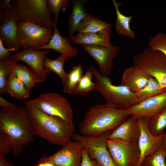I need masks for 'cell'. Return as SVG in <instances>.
Here are the masks:
<instances>
[{
    "instance_id": "obj_28",
    "label": "cell",
    "mask_w": 166,
    "mask_h": 166,
    "mask_svg": "<svg viewBox=\"0 0 166 166\" xmlns=\"http://www.w3.org/2000/svg\"><path fill=\"white\" fill-rule=\"evenodd\" d=\"M166 90L162 88L154 78L150 77L147 85L142 89L135 92L138 103L159 94Z\"/></svg>"
},
{
    "instance_id": "obj_32",
    "label": "cell",
    "mask_w": 166,
    "mask_h": 166,
    "mask_svg": "<svg viewBox=\"0 0 166 166\" xmlns=\"http://www.w3.org/2000/svg\"><path fill=\"white\" fill-rule=\"evenodd\" d=\"M166 145L155 153L146 157L140 166H166Z\"/></svg>"
},
{
    "instance_id": "obj_7",
    "label": "cell",
    "mask_w": 166,
    "mask_h": 166,
    "mask_svg": "<svg viewBox=\"0 0 166 166\" xmlns=\"http://www.w3.org/2000/svg\"><path fill=\"white\" fill-rule=\"evenodd\" d=\"M27 101L47 114L59 117L69 123H73V112L71 105L61 94L46 92Z\"/></svg>"
},
{
    "instance_id": "obj_8",
    "label": "cell",
    "mask_w": 166,
    "mask_h": 166,
    "mask_svg": "<svg viewBox=\"0 0 166 166\" xmlns=\"http://www.w3.org/2000/svg\"><path fill=\"white\" fill-rule=\"evenodd\" d=\"M53 29L27 21L18 22L17 37L21 48L37 50L47 45L52 37Z\"/></svg>"
},
{
    "instance_id": "obj_25",
    "label": "cell",
    "mask_w": 166,
    "mask_h": 166,
    "mask_svg": "<svg viewBox=\"0 0 166 166\" xmlns=\"http://www.w3.org/2000/svg\"><path fill=\"white\" fill-rule=\"evenodd\" d=\"M19 61L14 59L12 55L0 60V95L7 93L6 86L8 78L15 66Z\"/></svg>"
},
{
    "instance_id": "obj_23",
    "label": "cell",
    "mask_w": 166,
    "mask_h": 166,
    "mask_svg": "<svg viewBox=\"0 0 166 166\" xmlns=\"http://www.w3.org/2000/svg\"><path fill=\"white\" fill-rule=\"evenodd\" d=\"M111 28L110 24L86 13L79 25L77 31L79 33H92L105 30Z\"/></svg>"
},
{
    "instance_id": "obj_12",
    "label": "cell",
    "mask_w": 166,
    "mask_h": 166,
    "mask_svg": "<svg viewBox=\"0 0 166 166\" xmlns=\"http://www.w3.org/2000/svg\"><path fill=\"white\" fill-rule=\"evenodd\" d=\"M49 52V50L25 49L16 52L12 56L15 59L26 64L35 76L38 83H42L46 80L49 73L43 66V60Z\"/></svg>"
},
{
    "instance_id": "obj_4",
    "label": "cell",
    "mask_w": 166,
    "mask_h": 166,
    "mask_svg": "<svg viewBox=\"0 0 166 166\" xmlns=\"http://www.w3.org/2000/svg\"><path fill=\"white\" fill-rule=\"evenodd\" d=\"M89 67L95 80L94 90L101 94L106 104L118 109L126 110L139 103L135 92L124 86L113 85L109 77L102 76L93 65H90Z\"/></svg>"
},
{
    "instance_id": "obj_16",
    "label": "cell",
    "mask_w": 166,
    "mask_h": 166,
    "mask_svg": "<svg viewBox=\"0 0 166 166\" xmlns=\"http://www.w3.org/2000/svg\"><path fill=\"white\" fill-rule=\"evenodd\" d=\"M0 12V38L6 48H15L18 52L21 48L17 34L18 20L13 9L7 12Z\"/></svg>"
},
{
    "instance_id": "obj_29",
    "label": "cell",
    "mask_w": 166,
    "mask_h": 166,
    "mask_svg": "<svg viewBox=\"0 0 166 166\" xmlns=\"http://www.w3.org/2000/svg\"><path fill=\"white\" fill-rule=\"evenodd\" d=\"M148 128L151 133L157 136L161 134L166 128V108L149 118Z\"/></svg>"
},
{
    "instance_id": "obj_20",
    "label": "cell",
    "mask_w": 166,
    "mask_h": 166,
    "mask_svg": "<svg viewBox=\"0 0 166 166\" xmlns=\"http://www.w3.org/2000/svg\"><path fill=\"white\" fill-rule=\"evenodd\" d=\"M111 28L92 33H79L74 35L72 42L84 46H94L105 47L112 46L110 42Z\"/></svg>"
},
{
    "instance_id": "obj_40",
    "label": "cell",
    "mask_w": 166,
    "mask_h": 166,
    "mask_svg": "<svg viewBox=\"0 0 166 166\" xmlns=\"http://www.w3.org/2000/svg\"><path fill=\"white\" fill-rule=\"evenodd\" d=\"M17 106L14 104L6 101L0 95V106L1 108H13Z\"/></svg>"
},
{
    "instance_id": "obj_30",
    "label": "cell",
    "mask_w": 166,
    "mask_h": 166,
    "mask_svg": "<svg viewBox=\"0 0 166 166\" xmlns=\"http://www.w3.org/2000/svg\"><path fill=\"white\" fill-rule=\"evenodd\" d=\"M83 73L81 65L78 64L72 68L69 72L67 73L66 81L63 85L64 93H73L76 86L83 75Z\"/></svg>"
},
{
    "instance_id": "obj_11",
    "label": "cell",
    "mask_w": 166,
    "mask_h": 166,
    "mask_svg": "<svg viewBox=\"0 0 166 166\" xmlns=\"http://www.w3.org/2000/svg\"><path fill=\"white\" fill-rule=\"evenodd\" d=\"M148 119L144 117L137 118L140 130L138 142L140 157L138 162L135 166H140L144 159L156 152L164 145L165 133L163 132L157 136L152 135L148 128Z\"/></svg>"
},
{
    "instance_id": "obj_22",
    "label": "cell",
    "mask_w": 166,
    "mask_h": 166,
    "mask_svg": "<svg viewBox=\"0 0 166 166\" xmlns=\"http://www.w3.org/2000/svg\"><path fill=\"white\" fill-rule=\"evenodd\" d=\"M113 2L116 14L115 30L119 34L134 39L135 34L130 26V23L133 16L132 15L127 16L123 14L119 9L121 4L117 3L115 0H113Z\"/></svg>"
},
{
    "instance_id": "obj_38",
    "label": "cell",
    "mask_w": 166,
    "mask_h": 166,
    "mask_svg": "<svg viewBox=\"0 0 166 166\" xmlns=\"http://www.w3.org/2000/svg\"><path fill=\"white\" fill-rule=\"evenodd\" d=\"M10 0H0V12H7L13 9Z\"/></svg>"
},
{
    "instance_id": "obj_19",
    "label": "cell",
    "mask_w": 166,
    "mask_h": 166,
    "mask_svg": "<svg viewBox=\"0 0 166 166\" xmlns=\"http://www.w3.org/2000/svg\"><path fill=\"white\" fill-rule=\"evenodd\" d=\"M150 77L142 70L133 65L123 71L120 85L136 92L147 85Z\"/></svg>"
},
{
    "instance_id": "obj_3",
    "label": "cell",
    "mask_w": 166,
    "mask_h": 166,
    "mask_svg": "<svg viewBox=\"0 0 166 166\" xmlns=\"http://www.w3.org/2000/svg\"><path fill=\"white\" fill-rule=\"evenodd\" d=\"M129 115L125 110L118 109L106 104H97L90 108L79 130L84 136L97 137L113 131L127 119Z\"/></svg>"
},
{
    "instance_id": "obj_21",
    "label": "cell",
    "mask_w": 166,
    "mask_h": 166,
    "mask_svg": "<svg viewBox=\"0 0 166 166\" xmlns=\"http://www.w3.org/2000/svg\"><path fill=\"white\" fill-rule=\"evenodd\" d=\"M72 5L71 13L69 15L67 22L68 35L71 41L74 36L78 27L85 17L86 13L85 7L87 0H71Z\"/></svg>"
},
{
    "instance_id": "obj_5",
    "label": "cell",
    "mask_w": 166,
    "mask_h": 166,
    "mask_svg": "<svg viewBox=\"0 0 166 166\" xmlns=\"http://www.w3.org/2000/svg\"><path fill=\"white\" fill-rule=\"evenodd\" d=\"M11 3L18 22L27 21L53 29V21L46 0H14Z\"/></svg>"
},
{
    "instance_id": "obj_26",
    "label": "cell",
    "mask_w": 166,
    "mask_h": 166,
    "mask_svg": "<svg viewBox=\"0 0 166 166\" xmlns=\"http://www.w3.org/2000/svg\"><path fill=\"white\" fill-rule=\"evenodd\" d=\"M68 60L60 54L55 59H51L45 57L43 61L44 69L49 73L52 71L57 74L61 78L63 85L66 81L67 74L65 71L64 66L65 62Z\"/></svg>"
},
{
    "instance_id": "obj_37",
    "label": "cell",
    "mask_w": 166,
    "mask_h": 166,
    "mask_svg": "<svg viewBox=\"0 0 166 166\" xmlns=\"http://www.w3.org/2000/svg\"><path fill=\"white\" fill-rule=\"evenodd\" d=\"M13 52H17L15 48H8L5 47L2 40L0 38V60L11 55Z\"/></svg>"
},
{
    "instance_id": "obj_24",
    "label": "cell",
    "mask_w": 166,
    "mask_h": 166,
    "mask_svg": "<svg viewBox=\"0 0 166 166\" xmlns=\"http://www.w3.org/2000/svg\"><path fill=\"white\" fill-rule=\"evenodd\" d=\"M6 91L11 96L18 100L29 97L30 94L24 84L15 76L13 70L8 79Z\"/></svg>"
},
{
    "instance_id": "obj_35",
    "label": "cell",
    "mask_w": 166,
    "mask_h": 166,
    "mask_svg": "<svg viewBox=\"0 0 166 166\" xmlns=\"http://www.w3.org/2000/svg\"><path fill=\"white\" fill-rule=\"evenodd\" d=\"M13 147V143L10 138L6 134L0 133V156H4L12 150Z\"/></svg>"
},
{
    "instance_id": "obj_31",
    "label": "cell",
    "mask_w": 166,
    "mask_h": 166,
    "mask_svg": "<svg viewBox=\"0 0 166 166\" xmlns=\"http://www.w3.org/2000/svg\"><path fill=\"white\" fill-rule=\"evenodd\" d=\"M93 73L89 67L76 86L73 94L84 95L89 91L94 90L95 82L92 81Z\"/></svg>"
},
{
    "instance_id": "obj_43",
    "label": "cell",
    "mask_w": 166,
    "mask_h": 166,
    "mask_svg": "<svg viewBox=\"0 0 166 166\" xmlns=\"http://www.w3.org/2000/svg\"><path fill=\"white\" fill-rule=\"evenodd\" d=\"M97 166H102L97 162Z\"/></svg>"
},
{
    "instance_id": "obj_15",
    "label": "cell",
    "mask_w": 166,
    "mask_h": 166,
    "mask_svg": "<svg viewBox=\"0 0 166 166\" xmlns=\"http://www.w3.org/2000/svg\"><path fill=\"white\" fill-rule=\"evenodd\" d=\"M166 108V90L126 109L131 117L150 118Z\"/></svg>"
},
{
    "instance_id": "obj_6",
    "label": "cell",
    "mask_w": 166,
    "mask_h": 166,
    "mask_svg": "<svg viewBox=\"0 0 166 166\" xmlns=\"http://www.w3.org/2000/svg\"><path fill=\"white\" fill-rule=\"evenodd\" d=\"M134 66L155 79L163 88H166V57L149 48L135 54Z\"/></svg>"
},
{
    "instance_id": "obj_44",
    "label": "cell",
    "mask_w": 166,
    "mask_h": 166,
    "mask_svg": "<svg viewBox=\"0 0 166 166\" xmlns=\"http://www.w3.org/2000/svg\"></svg>"
},
{
    "instance_id": "obj_9",
    "label": "cell",
    "mask_w": 166,
    "mask_h": 166,
    "mask_svg": "<svg viewBox=\"0 0 166 166\" xmlns=\"http://www.w3.org/2000/svg\"><path fill=\"white\" fill-rule=\"evenodd\" d=\"M113 131L106 132L97 137H91L74 133L72 138L81 142L90 156L102 166H117L107 148V141Z\"/></svg>"
},
{
    "instance_id": "obj_13",
    "label": "cell",
    "mask_w": 166,
    "mask_h": 166,
    "mask_svg": "<svg viewBox=\"0 0 166 166\" xmlns=\"http://www.w3.org/2000/svg\"><path fill=\"white\" fill-rule=\"evenodd\" d=\"M84 148L81 142L71 141L55 153L46 156V158L58 166H80Z\"/></svg>"
},
{
    "instance_id": "obj_36",
    "label": "cell",
    "mask_w": 166,
    "mask_h": 166,
    "mask_svg": "<svg viewBox=\"0 0 166 166\" xmlns=\"http://www.w3.org/2000/svg\"><path fill=\"white\" fill-rule=\"evenodd\" d=\"M80 166H97V162L92 158L85 148L82 154L81 163Z\"/></svg>"
},
{
    "instance_id": "obj_42",
    "label": "cell",
    "mask_w": 166,
    "mask_h": 166,
    "mask_svg": "<svg viewBox=\"0 0 166 166\" xmlns=\"http://www.w3.org/2000/svg\"><path fill=\"white\" fill-rule=\"evenodd\" d=\"M166 145V133H165L164 140V145Z\"/></svg>"
},
{
    "instance_id": "obj_33",
    "label": "cell",
    "mask_w": 166,
    "mask_h": 166,
    "mask_svg": "<svg viewBox=\"0 0 166 166\" xmlns=\"http://www.w3.org/2000/svg\"><path fill=\"white\" fill-rule=\"evenodd\" d=\"M148 48L158 51L166 57V34L159 32L154 37L149 38L147 43Z\"/></svg>"
},
{
    "instance_id": "obj_41",
    "label": "cell",
    "mask_w": 166,
    "mask_h": 166,
    "mask_svg": "<svg viewBox=\"0 0 166 166\" xmlns=\"http://www.w3.org/2000/svg\"><path fill=\"white\" fill-rule=\"evenodd\" d=\"M0 166H14L8 161L4 156H0Z\"/></svg>"
},
{
    "instance_id": "obj_34",
    "label": "cell",
    "mask_w": 166,
    "mask_h": 166,
    "mask_svg": "<svg viewBox=\"0 0 166 166\" xmlns=\"http://www.w3.org/2000/svg\"><path fill=\"white\" fill-rule=\"evenodd\" d=\"M47 6L50 13L53 12L54 18L53 22L57 23L60 12L65 11L69 6L68 0H46Z\"/></svg>"
},
{
    "instance_id": "obj_2",
    "label": "cell",
    "mask_w": 166,
    "mask_h": 166,
    "mask_svg": "<svg viewBox=\"0 0 166 166\" xmlns=\"http://www.w3.org/2000/svg\"><path fill=\"white\" fill-rule=\"evenodd\" d=\"M0 133L12 140V150L15 157L23 152L25 146L33 143L35 136L24 105L0 110Z\"/></svg>"
},
{
    "instance_id": "obj_10",
    "label": "cell",
    "mask_w": 166,
    "mask_h": 166,
    "mask_svg": "<svg viewBox=\"0 0 166 166\" xmlns=\"http://www.w3.org/2000/svg\"><path fill=\"white\" fill-rule=\"evenodd\" d=\"M107 146L117 166H135L139 161L140 152L138 142L108 139Z\"/></svg>"
},
{
    "instance_id": "obj_1",
    "label": "cell",
    "mask_w": 166,
    "mask_h": 166,
    "mask_svg": "<svg viewBox=\"0 0 166 166\" xmlns=\"http://www.w3.org/2000/svg\"><path fill=\"white\" fill-rule=\"evenodd\" d=\"M24 104L35 136L51 144L62 146L71 141L75 130L73 123L47 114L27 101H25Z\"/></svg>"
},
{
    "instance_id": "obj_14",
    "label": "cell",
    "mask_w": 166,
    "mask_h": 166,
    "mask_svg": "<svg viewBox=\"0 0 166 166\" xmlns=\"http://www.w3.org/2000/svg\"><path fill=\"white\" fill-rule=\"evenodd\" d=\"M83 47L85 50L97 62L102 76L109 77L113 67V61L118 54L119 47L117 45L109 47L94 46Z\"/></svg>"
},
{
    "instance_id": "obj_27",
    "label": "cell",
    "mask_w": 166,
    "mask_h": 166,
    "mask_svg": "<svg viewBox=\"0 0 166 166\" xmlns=\"http://www.w3.org/2000/svg\"><path fill=\"white\" fill-rule=\"evenodd\" d=\"M13 72L31 93L33 88L38 83L36 77L31 69L26 66L18 63L15 66Z\"/></svg>"
},
{
    "instance_id": "obj_39",
    "label": "cell",
    "mask_w": 166,
    "mask_h": 166,
    "mask_svg": "<svg viewBox=\"0 0 166 166\" xmlns=\"http://www.w3.org/2000/svg\"><path fill=\"white\" fill-rule=\"evenodd\" d=\"M35 166H58L48 160L46 156H44L38 160Z\"/></svg>"
},
{
    "instance_id": "obj_17",
    "label": "cell",
    "mask_w": 166,
    "mask_h": 166,
    "mask_svg": "<svg viewBox=\"0 0 166 166\" xmlns=\"http://www.w3.org/2000/svg\"><path fill=\"white\" fill-rule=\"evenodd\" d=\"M57 24L53 22V33L49 43L37 50L53 49L59 52L68 59L76 56L78 54L77 47L70 44L71 40L69 38L61 36L57 28Z\"/></svg>"
},
{
    "instance_id": "obj_18",
    "label": "cell",
    "mask_w": 166,
    "mask_h": 166,
    "mask_svg": "<svg viewBox=\"0 0 166 166\" xmlns=\"http://www.w3.org/2000/svg\"><path fill=\"white\" fill-rule=\"evenodd\" d=\"M140 133L137 118L131 117L113 131L108 139H119L138 142Z\"/></svg>"
}]
</instances>
